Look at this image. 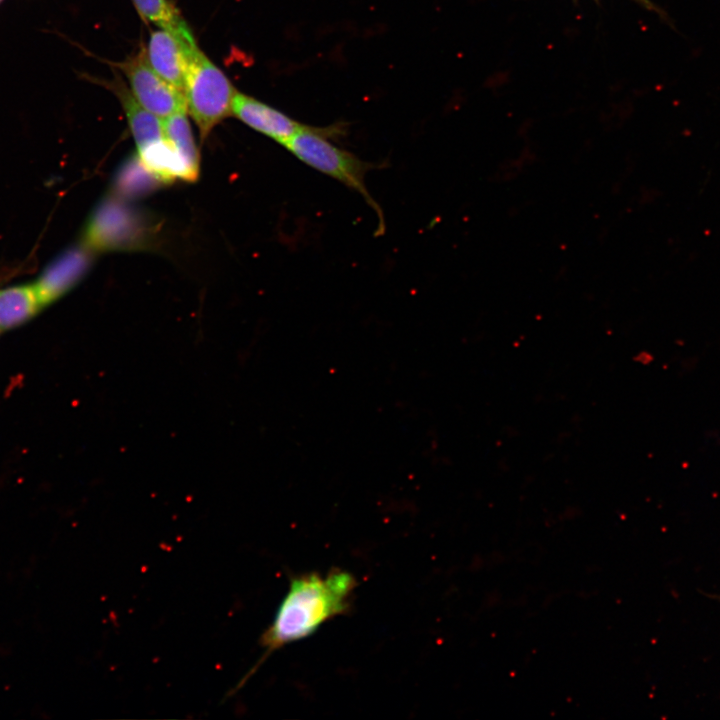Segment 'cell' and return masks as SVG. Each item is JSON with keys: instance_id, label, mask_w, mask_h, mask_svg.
<instances>
[{"instance_id": "cell-1", "label": "cell", "mask_w": 720, "mask_h": 720, "mask_svg": "<svg viewBox=\"0 0 720 720\" xmlns=\"http://www.w3.org/2000/svg\"><path fill=\"white\" fill-rule=\"evenodd\" d=\"M356 586L355 577L340 569L324 576L310 573L293 578L272 623L260 638L265 649L263 657L229 695L238 691L275 650L312 635L331 618L346 613Z\"/></svg>"}, {"instance_id": "cell-2", "label": "cell", "mask_w": 720, "mask_h": 720, "mask_svg": "<svg viewBox=\"0 0 720 720\" xmlns=\"http://www.w3.org/2000/svg\"><path fill=\"white\" fill-rule=\"evenodd\" d=\"M344 134V126L305 129L292 136L283 146L297 159L311 168L328 175L359 193L375 212L378 225L376 235L385 232V220L381 207L369 193L365 176L376 165L358 158L355 154L334 145L330 139Z\"/></svg>"}, {"instance_id": "cell-3", "label": "cell", "mask_w": 720, "mask_h": 720, "mask_svg": "<svg viewBox=\"0 0 720 720\" xmlns=\"http://www.w3.org/2000/svg\"><path fill=\"white\" fill-rule=\"evenodd\" d=\"M237 90L225 73L199 48L188 62L183 94L186 111L197 126L201 139L232 115Z\"/></svg>"}, {"instance_id": "cell-4", "label": "cell", "mask_w": 720, "mask_h": 720, "mask_svg": "<svg viewBox=\"0 0 720 720\" xmlns=\"http://www.w3.org/2000/svg\"><path fill=\"white\" fill-rule=\"evenodd\" d=\"M114 66L128 81L136 100L160 119L186 111L183 92L164 80L149 64L145 48Z\"/></svg>"}, {"instance_id": "cell-5", "label": "cell", "mask_w": 720, "mask_h": 720, "mask_svg": "<svg viewBox=\"0 0 720 720\" xmlns=\"http://www.w3.org/2000/svg\"><path fill=\"white\" fill-rule=\"evenodd\" d=\"M94 252L82 243L64 250L41 271L33 282L42 307H46L74 288L88 272Z\"/></svg>"}, {"instance_id": "cell-6", "label": "cell", "mask_w": 720, "mask_h": 720, "mask_svg": "<svg viewBox=\"0 0 720 720\" xmlns=\"http://www.w3.org/2000/svg\"><path fill=\"white\" fill-rule=\"evenodd\" d=\"M138 226L127 209L103 203L89 219L81 243L94 253L134 247L139 242Z\"/></svg>"}, {"instance_id": "cell-7", "label": "cell", "mask_w": 720, "mask_h": 720, "mask_svg": "<svg viewBox=\"0 0 720 720\" xmlns=\"http://www.w3.org/2000/svg\"><path fill=\"white\" fill-rule=\"evenodd\" d=\"M198 48L193 35L181 36L158 27L150 33L145 52L151 67L183 92L190 56Z\"/></svg>"}, {"instance_id": "cell-8", "label": "cell", "mask_w": 720, "mask_h": 720, "mask_svg": "<svg viewBox=\"0 0 720 720\" xmlns=\"http://www.w3.org/2000/svg\"><path fill=\"white\" fill-rule=\"evenodd\" d=\"M232 115L250 128L268 136L282 146L307 127L258 99L237 90Z\"/></svg>"}, {"instance_id": "cell-9", "label": "cell", "mask_w": 720, "mask_h": 720, "mask_svg": "<svg viewBox=\"0 0 720 720\" xmlns=\"http://www.w3.org/2000/svg\"><path fill=\"white\" fill-rule=\"evenodd\" d=\"M104 83L121 103L138 149L164 138L162 119L145 109L121 78L116 76Z\"/></svg>"}, {"instance_id": "cell-10", "label": "cell", "mask_w": 720, "mask_h": 720, "mask_svg": "<svg viewBox=\"0 0 720 720\" xmlns=\"http://www.w3.org/2000/svg\"><path fill=\"white\" fill-rule=\"evenodd\" d=\"M42 309L33 283L0 288L1 330H9L25 324Z\"/></svg>"}, {"instance_id": "cell-11", "label": "cell", "mask_w": 720, "mask_h": 720, "mask_svg": "<svg viewBox=\"0 0 720 720\" xmlns=\"http://www.w3.org/2000/svg\"><path fill=\"white\" fill-rule=\"evenodd\" d=\"M138 158L160 182L167 183L176 178L194 181L180 155L165 138L138 149Z\"/></svg>"}, {"instance_id": "cell-12", "label": "cell", "mask_w": 720, "mask_h": 720, "mask_svg": "<svg viewBox=\"0 0 720 720\" xmlns=\"http://www.w3.org/2000/svg\"><path fill=\"white\" fill-rule=\"evenodd\" d=\"M187 112L162 119L164 138L180 155L194 180L199 174V154L193 138Z\"/></svg>"}, {"instance_id": "cell-13", "label": "cell", "mask_w": 720, "mask_h": 720, "mask_svg": "<svg viewBox=\"0 0 720 720\" xmlns=\"http://www.w3.org/2000/svg\"><path fill=\"white\" fill-rule=\"evenodd\" d=\"M131 2L139 16L147 23H152L176 34L191 30L169 0H131Z\"/></svg>"}, {"instance_id": "cell-14", "label": "cell", "mask_w": 720, "mask_h": 720, "mask_svg": "<svg viewBox=\"0 0 720 720\" xmlns=\"http://www.w3.org/2000/svg\"><path fill=\"white\" fill-rule=\"evenodd\" d=\"M637 1H639L641 4L645 5L646 7L650 8V9L654 7L648 0H637Z\"/></svg>"}, {"instance_id": "cell-15", "label": "cell", "mask_w": 720, "mask_h": 720, "mask_svg": "<svg viewBox=\"0 0 720 720\" xmlns=\"http://www.w3.org/2000/svg\"><path fill=\"white\" fill-rule=\"evenodd\" d=\"M1 331H2V330H1V328H0V332H1Z\"/></svg>"}]
</instances>
